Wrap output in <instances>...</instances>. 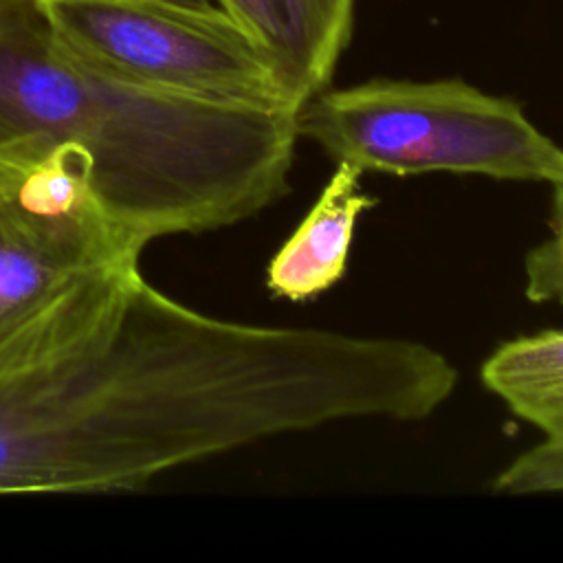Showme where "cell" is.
<instances>
[{
    "label": "cell",
    "instance_id": "6da1fadb",
    "mask_svg": "<svg viewBox=\"0 0 563 563\" xmlns=\"http://www.w3.org/2000/svg\"><path fill=\"white\" fill-rule=\"evenodd\" d=\"M455 385L427 343L218 319L130 264L0 372V493L132 490L288 431L416 422Z\"/></svg>",
    "mask_w": 563,
    "mask_h": 563
},
{
    "label": "cell",
    "instance_id": "7a4b0ae2",
    "mask_svg": "<svg viewBox=\"0 0 563 563\" xmlns=\"http://www.w3.org/2000/svg\"><path fill=\"white\" fill-rule=\"evenodd\" d=\"M295 114L123 81L62 42L44 0H0V172L77 152L103 218L136 253L284 196Z\"/></svg>",
    "mask_w": 563,
    "mask_h": 563
},
{
    "label": "cell",
    "instance_id": "3957f363",
    "mask_svg": "<svg viewBox=\"0 0 563 563\" xmlns=\"http://www.w3.org/2000/svg\"><path fill=\"white\" fill-rule=\"evenodd\" d=\"M297 136L361 172L479 174L497 180L563 176V147L523 108L462 79H369L323 88L295 114Z\"/></svg>",
    "mask_w": 563,
    "mask_h": 563
},
{
    "label": "cell",
    "instance_id": "277c9868",
    "mask_svg": "<svg viewBox=\"0 0 563 563\" xmlns=\"http://www.w3.org/2000/svg\"><path fill=\"white\" fill-rule=\"evenodd\" d=\"M44 4L73 53L123 81L187 97L292 110L268 57L220 7L158 0Z\"/></svg>",
    "mask_w": 563,
    "mask_h": 563
},
{
    "label": "cell",
    "instance_id": "5b68a950",
    "mask_svg": "<svg viewBox=\"0 0 563 563\" xmlns=\"http://www.w3.org/2000/svg\"><path fill=\"white\" fill-rule=\"evenodd\" d=\"M99 209L46 211L0 176V341L108 268L139 262Z\"/></svg>",
    "mask_w": 563,
    "mask_h": 563
},
{
    "label": "cell",
    "instance_id": "8992f818",
    "mask_svg": "<svg viewBox=\"0 0 563 563\" xmlns=\"http://www.w3.org/2000/svg\"><path fill=\"white\" fill-rule=\"evenodd\" d=\"M275 68L297 112L330 86L352 42L356 0H216Z\"/></svg>",
    "mask_w": 563,
    "mask_h": 563
},
{
    "label": "cell",
    "instance_id": "52a82bcc",
    "mask_svg": "<svg viewBox=\"0 0 563 563\" xmlns=\"http://www.w3.org/2000/svg\"><path fill=\"white\" fill-rule=\"evenodd\" d=\"M361 174L350 163H336L317 202L266 268L275 297L308 301L345 275L356 220L378 202L363 191Z\"/></svg>",
    "mask_w": 563,
    "mask_h": 563
},
{
    "label": "cell",
    "instance_id": "ba28073f",
    "mask_svg": "<svg viewBox=\"0 0 563 563\" xmlns=\"http://www.w3.org/2000/svg\"><path fill=\"white\" fill-rule=\"evenodd\" d=\"M479 378L543 438H563V330H543L501 343L482 363Z\"/></svg>",
    "mask_w": 563,
    "mask_h": 563
},
{
    "label": "cell",
    "instance_id": "9c48e42d",
    "mask_svg": "<svg viewBox=\"0 0 563 563\" xmlns=\"http://www.w3.org/2000/svg\"><path fill=\"white\" fill-rule=\"evenodd\" d=\"M523 277L532 303H563V176L552 183L550 235L528 251Z\"/></svg>",
    "mask_w": 563,
    "mask_h": 563
},
{
    "label": "cell",
    "instance_id": "30bf717a",
    "mask_svg": "<svg viewBox=\"0 0 563 563\" xmlns=\"http://www.w3.org/2000/svg\"><path fill=\"white\" fill-rule=\"evenodd\" d=\"M493 490L501 495L563 493V438H543L519 453L495 475Z\"/></svg>",
    "mask_w": 563,
    "mask_h": 563
},
{
    "label": "cell",
    "instance_id": "8fae6325",
    "mask_svg": "<svg viewBox=\"0 0 563 563\" xmlns=\"http://www.w3.org/2000/svg\"><path fill=\"white\" fill-rule=\"evenodd\" d=\"M158 2H169V4H183V7H198V9H207V7H218L216 0H158Z\"/></svg>",
    "mask_w": 563,
    "mask_h": 563
}]
</instances>
